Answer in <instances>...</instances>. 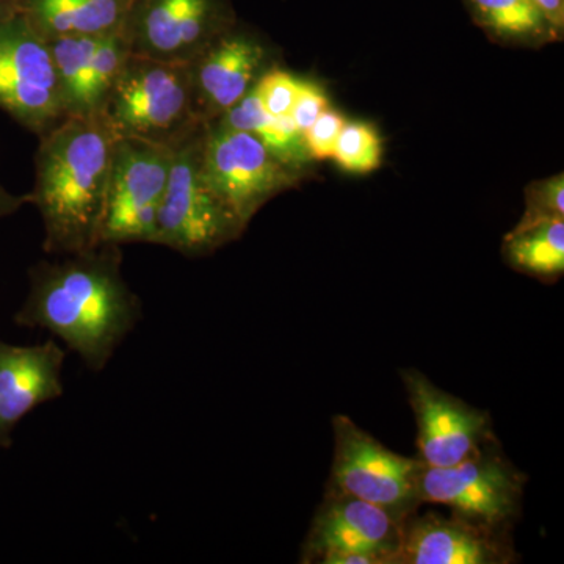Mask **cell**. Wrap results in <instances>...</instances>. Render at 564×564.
I'll return each instance as SVG.
<instances>
[{
    "mask_svg": "<svg viewBox=\"0 0 564 564\" xmlns=\"http://www.w3.org/2000/svg\"><path fill=\"white\" fill-rule=\"evenodd\" d=\"M326 109H329V101L325 91L314 82L300 80L299 95L291 111L299 131L306 132Z\"/></svg>",
    "mask_w": 564,
    "mask_h": 564,
    "instance_id": "cell-24",
    "label": "cell"
},
{
    "mask_svg": "<svg viewBox=\"0 0 564 564\" xmlns=\"http://www.w3.org/2000/svg\"><path fill=\"white\" fill-rule=\"evenodd\" d=\"M66 350L54 339L13 345L0 339V451L13 445V433L35 408L61 399Z\"/></svg>",
    "mask_w": 564,
    "mask_h": 564,
    "instance_id": "cell-14",
    "label": "cell"
},
{
    "mask_svg": "<svg viewBox=\"0 0 564 564\" xmlns=\"http://www.w3.org/2000/svg\"><path fill=\"white\" fill-rule=\"evenodd\" d=\"M203 170L210 187L245 228L263 204L295 181L293 170L278 161L258 137L217 122L204 128Z\"/></svg>",
    "mask_w": 564,
    "mask_h": 564,
    "instance_id": "cell-9",
    "label": "cell"
},
{
    "mask_svg": "<svg viewBox=\"0 0 564 564\" xmlns=\"http://www.w3.org/2000/svg\"><path fill=\"white\" fill-rule=\"evenodd\" d=\"M508 259L518 269L538 276H558L564 272L563 218L522 223L508 239Z\"/></svg>",
    "mask_w": 564,
    "mask_h": 564,
    "instance_id": "cell-19",
    "label": "cell"
},
{
    "mask_svg": "<svg viewBox=\"0 0 564 564\" xmlns=\"http://www.w3.org/2000/svg\"><path fill=\"white\" fill-rule=\"evenodd\" d=\"M502 558L491 530L456 518L426 514L403 524L397 563L492 564Z\"/></svg>",
    "mask_w": 564,
    "mask_h": 564,
    "instance_id": "cell-16",
    "label": "cell"
},
{
    "mask_svg": "<svg viewBox=\"0 0 564 564\" xmlns=\"http://www.w3.org/2000/svg\"><path fill=\"white\" fill-rule=\"evenodd\" d=\"M543 13L551 28L562 29L564 24V0H530Z\"/></svg>",
    "mask_w": 564,
    "mask_h": 564,
    "instance_id": "cell-26",
    "label": "cell"
},
{
    "mask_svg": "<svg viewBox=\"0 0 564 564\" xmlns=\"http://www.w3.org/2000/svg\"><path fill=\"white\" fill-rule=\"evenodd\" d=\"M333 430V491L406 518L408 511L419 503L421 459L393 454L347 415H336Z\"/></svg>",
    "mask_w": 564,
    "mask_h": 564,
    "instance_id": "cell-8",
    "label": "cell"
},
{
    "mask_svg": "<svg viewBox=\"0 0 564 564\" xmlns=\"http://www.w3.org/2000/svg\"><path fill=\"white\" fill-rule=\"evenodd\" d=\"M402 380L417 423L419 459L429 467L454 466L480 452L488 415L441 391L417 370Z\"/></svg>",
    "mask_w": 564,
    "mask_h": 564,
    "instance_id": "cell-12",
    "label": "cell"
},
{
    "mask_svg": "<svg viewBox=\"0 0 564 564\" xmlns=\"http://www.w3.org/2000/svg\"><path fill=\"white\" fill-rule=\"evenodd\" d=\"M485 28L507 39H534L554 31L530 0H467Z\"/></svg>",
    "mask_w": 564,
    "mask_h": 564,
    "instance_id": "cell-20",
    "label": "cell"
},
{
    "mask_svg": "<svg viewBox=\"0 0 564 564\" xmlns=\"http://www.w3.org/2000/svg\"><path fill=\"white\" fill-rule=\"evenodd\" d=\"M0 109L39 137L68 118L50 43L18 13L0 21Z\"/></svg>",
    "mask_w": 564,
    "mask_h": 564,
    "instance_id": "cell-5",
    "label": "cell"
},
{
    "mask_svg": "<svg viewBox=\"0 0 564 564\" xmlns=\"http://www.w3.org/2000/svg\"><path fill=\"white\" fill-rule=\"evenodd\" d=\"M41 259L29 269V293L13 322L44 329L102 372L143 318V303L122 276L121 245Z\"/></svg>",
    "mask_w": 564,
    "mask_h": 564,
    "instance_id": "cell-1",
    "label": "cell"
},
{
    "mask_svg": "<svg viewBox=\"0 0 564 564\" xmlns=\"http://www.w3.org/2000/svg\"><path fill=\"white\" fill-rule=\"evenodd\" d=\"M345 122L347 121L344 120L343 115L337 113L336 110L326 109L323 111L321 117L314 121V124L303 133L304 143H306L311 159H317V161L333 159Z\"/></svg>",
    "mask_w": 564,
    "mask_h": 564,
    "instance_id": "cell-23",
    "label": "cell"
},
{
    "mask_svg": "<svg viewBox=\"0 0 564 564\" xmlns=\"http://www.w3.org/2000/svg\"><path fill=\"white\" fill-rule=\"evenodd\" d=\"M333 159L348 173L375 172L383 161V141L380 133L366 122H345Z\"/></svg>",
    "mask_w": 564,
    "mask_h": 564,
    "instance_id": "cell-21",
    "label": "cell"
},
{
    "mask_svg": "<svg viewBox=\"0 0 564 564\" xmlns=\"http://www.w3.org/2000/svg\"><path fill=\"white\" fill-rule=\"evenodd\" d=\"M564 215V181L562 174L554 180L544 182L540 191L534 193L533 214L524 223L563 218Z\"/></svg>",
    "mask_w": 564,
    "mask_h": 564,
    "instance_id": "cell-25",
    "label": "cell"
},
{
    "mask_svg": "<svg viewBox=\"0 0 564 564\" xmlns=\"http://www.w3.org/2000/svg\"><path fill=\"white\" fill-rule=\"evenodd\" d=\"M404 519L377 505L333 491L307 538V558L323 564L397 563Z\"/></svg>",
    "mask_w": 564,
    "mask_h": 564,
    "instance_id": "cell-10",
    "label": "cell"
},
{
    "mask_svg": "<svg viewBox=\"0 0 564 564\" xmlns=\"http://www.w3.org/2000/svg\"><path fill=\"white\" fill-rule=\"evenodd\" d=\"M131 0H17V13L46 41L120 32Z\"/></svg>",
    "mask_w": 564,
    "mask_h": 564,
    "instance_id": "cell-17",
    "label": "cell"
},
{
    "mask_svg": "<svg viewBox=\"0 0 564 564\" xmlns=\"http://www.w3.org/2000/svg\"><path fill=\"white\" fill-rule=\"evenodd\" d=\"M24 204H28V195H13L0 185V218L17 214Z\"/></svg>",
    "mask_w": 564,
    "mask_h": 564,
    "instance_id": "cell-27",
    "label": "cell"
},
{
    "mask_svg": "<svg viewBox=\"0 0 564 564\" xmlns=\"http://www.w3.org/2000/svg\"><path fill=\"white\" fill-rule=\"evenodd\" d=\"M234 24L228 0H131L120 32L131 55L187 65Z\"/></svg>",
    "mask_w": 564,
    "mask_h": 564,
    "instance_id": "cell-6",
    "label": "cell"
},
{
    "mask_svg": "<svg viewBox=\"0 0 564 564\" xmlns=\"http://www.w3.org/2000/svg\"><path fill=\"white\" fill-rule=\"evenodd\" d=\"M61 84L66 117L101 115L128 61L121 32L47 41Z\"/></svg>",
    "mask_w": 564,
    "mask_h": 564,
    "instance_id": "cell-15",
    "label": "cell"
},
{
    "mask_svg": "<svg viewBox=\"0 0 564 564\" xmlns=\"http://www.w3.org/2000/svg\"><path fill=\"white\" fill-rule=\"evenodd\" d=\"M256 87V85H254ZM217 122L223 128L236 129V131L250 132L262 141L278 161L284 163L291 170L300 169L311 161L303 132L299 131L291 115L288 117H273L263 109L256 88L248 91L231 109L221 113Z\"/></svg>",
    "mask_w": 564,
    "mask_h": 564,
    "instance_id": "cell-18",
    "label": "cell"
},
{
    "mask_svg": "<svg viewBox=\"0 0 564 564\" xmlns=\"http://www.w3.org/2000/svg\"><path fill=\"white\" fill-rule=\"evenodd\" d=\"M17 13V0H0V21Z\"/></svg>",
    "mask_w": 564,
    "mask_h": 564,
    "instance_id": "cell-28",
    "label": "cell"
},
{
    "mask_svg": "<svg viewBox=\"0 0 564 564\" xmlns=\"http://www.w3.org/2000/svg\"><path fill=\"white\" fill-rule=\"evenodd\" d=\"M254 88L263 109L273 117H288L299 95L300 80L285 70L269 69Z\"/></svg>",
    "mask_w": 564,
    "mask_h": 564,
    "instance_id": "cell-22",
    "label": "cell"
},
{
    "mask_svg": "<svg viewBox=\"0 0 564 564\" xmlns=\"http://www.w3.org/2000/svg\"><path fill=\"white\" fill-rule=\"evenodd\" d=\"M185 66L196 107L206 124L231 109L272 69L265 44L236 24Z\"/></svg>",
    "mask_w": 564,
    "mask_h": 564,
    "instance_id": "cell-13",
    "label": "cell"
},
{
    "mask_svg": "<svg viewBox=\"0 0 564 564\" xmlns=\"http://www.w3.org/2000/svg\"><path fill=\"white\" fill-rule=\"evenodd\" d=\"M118 139L180 147L203 121L187 66L129 55L102 109Z\"/></svg>",
    "mask_w": 564,
    "mask_h": 564,
    "instance_id": "cell-3",
    "label": "cell"
},
{
    "mask_svg": "<svg viewBox=\"0 0 564 564\" xmlns=\"http://www.w3.org/2000/svg\"><path fill=\"white\" fill-rule=\"evenodd\" d=\"M519 496L514 470L481 451L454 466L423 464L417 478L419 503L444 505L459 519L489 530L514 514Z\"/></svg>",
    "mask_w": 564,
    "mask_h": 564,
    "instance_id": "cell-11",
    "label": "cell"
},
{
    "mask_svg": "<svg viewBox=\"0 0 564 564\" xmlns=\"http://www.w3.org/2000/svg\"><path fill=\"white\" fill-rule=\"evenodd\" d=\"M204 128L174 148L155 223L154 245L172 248L187 258L210 254L245 231L204 174Z\"/></svg>",
    "mask_w": 564,
    "mask_h": 564,
    "instance_id": "cell-4",
    "label": "cell"
},
{
    "mask_svg": "<svg viewBox=\"0 0 564 564\" xmlns=\"http://www.w3.org/2000/svg\"><path fill=\"white\" fill-rule=\"evenodd\" d=\"M117 139L102 115L66 118L40 137L28 203L43 220L46 254H70L102 243Z\"/></svg>",
    "mask_w": 564,
    "mask_h": 564,
    "instance_id": "cell-2",
    "label": "cell"
},
{
    "mask_svg": "<svg viewBox=\"0 0 564 564\" xmlns=\"http://www.w3.org/2000/svg\"><path fill=\"white\" fill-rule=\"evenodd\" d=\"M172 158V148L135 139H117L102 243H154L155 223Z\"/></svg>",
    "mask_w": 564,
    "mask_h": 564,
    "instance_id": "cell-7",
    "label": "cell"
}]
</instances>
